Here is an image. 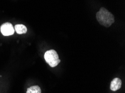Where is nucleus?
<instances>
[{
    "mask_svg": "<svg viewBox=\"0 0 125 93\" xmlns=\"http://www.w3.org/2000/svg\"><path fill=\"white\" fill-rule=\"evenodd\" d=\"M96 19L99 23L105 27H109L115 22L113 14L104 7H102L96 13Z\"/></svg>",
    "mask_w": 125,
    "mask_h": 93,
    "instance_id": "f257e3e1",
    "label": "nucleus"
},
{
    "mask_svg": "<svg viewBox=\"0 0 125 93\" xmlns=\"http://www.w3.org/2000/svg\"><path fill=\"white\" fill-rule=\"evenodd\" d=\"M44 57L47 63L52 68L56 67L61 62L57 52L54 50L47 51L45 52Z\"/></svg>",
    "mask_w": 125,
    "mask_h": 93,
    "instance_id": "f03ea898",
    "label": "nucleus"
},
{
    "mask_svg": "<svg viewBox=\"0 0 125 93\" xmlns=\"http://www.w3.org/2000/svg\"><path fill=\"white\" fill-rule=\"evenodd\" d=\"M0 30L2 34L6 36L12 35L15 32L14 26L10 22H6L3 24L1 26Z\"/></svg>",
    "mask_w": 125,
    "mask_h": 93,
    "instance_id": "7ed1b4c3",
    "label": "nucleus"
},
{
    "mask_svg": "<svg viewBox=\"0 0 125 93\" xmlns=\"http://www.w3.org/2000/svg\"><path fill=\"white\" fill-rule=\"evenodd\" d=\"M121 86H122V81H121V80L120 78H118V77H115L111 81L110 89L113 92H115V91L121 89Z\"/></svg>",
    "mask_w": 125,
    "mask_h": 93,
    "instance_id": "20e7f679",
    "label": "nucleus"
},
{
    "mask_svg": "<svg viewBox=\"0 0 125 93\" xmlns=\"http://www.w3.org/2000/svg\"><path fill=\"white\" fill-rule=\"evenodd\" d=\"M15 30L17 34H24L27 32V28L22 24H17L15 26Z\"/></svg>",
    "mask_w": 125,
    "mask_h": 93,
    "instance_id": "39448f33",
    "label": "nucleus"
},
{
    "mask_svg": "<svg viewBox=\"0 0 125 93\" xmlns=\"http://www.w3.org/2000/svg\"><path fill=\"white\" fill-rule=\"evenodd\" d=\"M26 93H42V91L40 87L38 85H35L28 88Z\"/></svg>",
    "mask_w": 125,
    "mask_h": 93,
    "instance_id": "423d86ee",
    "label": "nucleus"
}]
</instances>
